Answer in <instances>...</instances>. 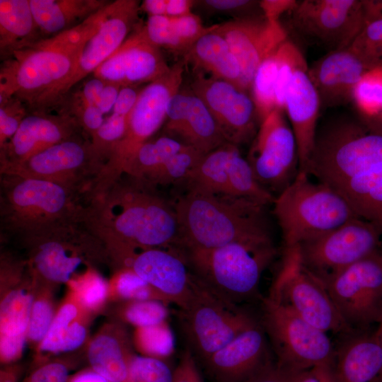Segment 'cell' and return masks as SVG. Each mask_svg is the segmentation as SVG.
I'll return each instance as SVG.
<instances>
[{"mask_svg":"<svg viewBox=\"0 0 382 382\" xmlns=\"http://www.w3.org/2000/svg\"><path fill=\"white\" fill-rule=\"evenodd\" d=\"M134 343L143 356L165 360L175 350L174 335L168 321L142 328H136Z\"/></svg>","mask_w":382,"mask_h":382,"instance_id":"38","label":"cell"},{"mask_svg":"<svg viewBox=\"0 0 382 382\" xmlns=\"http://www.w3.org/2000/svg\"><path fill=\"white\" fill-rule=\"evenodd\" d=\"M381 236L374 225L357 217L296 246L302 265L320 278L379 251Z\"/></svg>","mask_w":382,"mask_h":382,"instance_id":"16","label":"cell"},{"mask_svg":"<svg viewBox=\"0 0 382 382\" xmlns=\"http://www.w3.org/2000/svg\"><path fill=\"white\" fill-rule=\"evenodd\" d=\"M28 114L26 107L16 98L0 101V148L6 144L16 134Z\"/></svg>","mask_w":382,"mask_h":382,"instance_id":"47","label":"cell"},{"mask_svg":"<svg viewBox=\"0 0 382 382\" xmlns=\"http://www.w3.org/2000/svg\"><path fill=\"white\" fill-rule=\"evenodd\" d=\"M269 296L282 301L325 332L341 335L354 330L345 324L322 282L302 265L296 245L284 248L282 265Z\"/></svg>","mask_w":382,"mask_h":382,"instance_id":"14","label":"cell"},{"mask_svg":"<svg viewBox=\"0 0 382 382\" xmlns=\"http://www.w3.org/2000/svg\"><path fill=\"white\" fill-rule=\"evenodd\" d=\"M187 145L164 135L143 144L128 162L125 175L149 187L168 159Z\"/></svg>","mask_w":382,"mask_h":382,"instance_id":"33","label":"cell"},{"mask_svg":"<svg viewBox=\"0 0 382 382\" xmlns=\"http://www.w3.org/2000/svg\"><path fill=\"white\" fill-rule=\"evenodd\" d=\"M187 261L177 248L139 249L123 263L159 292L170 303L185 308L194 289L195 275L188 270Z\"/></svg>","mask_w":382,"mask_h":382,"instance_id":"19","label":"cell"},{"mask_svg":"<svg viewBox=\"0 0 382 382\" xmlns=\"http://www.w3.org/2000/svg\"><path fill=\"white\" fill-rule=\"evenodd\" d=\"M374 69L350 47L327 52L308 67L320 107L333 108L353 102L354 89Z\"/></svg>","mask_w":382,"mask_h":382,"instance_id":"25","label":"cell"},{"mask_svg":"<svg viewBox=\"0 0 382 382\" xmlns=\"http://www.w3.org/2000/svg\"><path fill=\"white\" fill-rule=\"evenodd\" d=\"M270 359L267 337L259 322L204 363L216 382H244Z\"/></svg>","mask_w":382,"mask_h":382,"instance_id":"26","label":"cell"},{"mask_svg":"<svg viewBox=\"0 0 382 382\" xmlns=\"http://www.w3.org/2000/svg\"><path fill=\"white\" fill-rule=\"evenodd\" d=\"M107 81L100 78L93 76L86 81L81 90L74 96L82 103L98 107L100 94Z\"/></svg>","mask_w":382,"mask_h":382,"instance_id":"54","label":"cell"},{"mask_svg":"<svg viewBox=\"0 0 382 382\" xmlns=\"http://www.w3.org/2000/svg\"><path fill=\"white\" fill-rule=\"evenodd\" d=\"M345 324L366 330L382 322V252L318 277Z\"/></svg>","mask_w":382,"mask_h":382,"instance_id":"13","label":"cell"},{"mask_svg":"<svg viewBox=\"0 0 382 382\" xmlns=\"http://www.w3.org/2000/svg\"><path fill=\"white\" fill-rule=\"evenodd\" d=\"M33 301L25 289H13L4 298L0 308L1 339L26 340Z\"/></svg>","mask_w":382,"mask_h":382,"instance_id":"36","label":"cell"},{"mask_svg":"<svg viewBox=\"0 0 382 382\" xmlns=\"http://www.w3.org/2000/svg\"><path fill=\"white\" fill-rule=\"evenodd\" d=\"M214 30L200 37L183 59L195 69L207 72L210 76L229 82L243 91L238 62L226 40Z\"/></svg>","mask_w":382,"mask_h":382,"instance_id":"29","label":"cell"},{"mask_svg":"<svg viewBox=\"0 0 382 382\" xmlns=\"http://www.w3.org/2000/svg\"><path fill=\"white\" fill-rule=\"evenodd\" d=\"M296 0L260 1L264 16L271 21L280 22L282 16L294 5Z\"/></svg>","mask_w":382,"mask_h":382,"instance_id":"56","label":"cell"},{"mask_svg":"<svg viewBox=\"0 0 382 382\" xmlns=\"http://www.w3.org/2000/svg\"><path fill=\"white\" fill-rule=\"evenodd\" d=\"M78 316L75 304L67 303L63 305L55 314L52 325L40 344V350L43 352L59 353L71 323Z\"/></svg>","mask_w":382,"mask_h":382,"instance_id":"45","label":"cell"},{"mask_svg":"<svg viewBox=\"0 0 382 382\" xmlns=\"http://www.w3.org/2000/svg\"><path fill=\"white\" fill-rule=\"evenodd\" d=\"M287 120L284 110L275 108L260 123L246 158L260 185L278 195L299 170L297 144Z\"/></svg>","mask_w":382,"mask_h":382,"instance_id":"15","label":"cell"},{"mask_svg":"<svg viewBox=\"0 0 382 382\" xmlns=\"http://www.w3.org/2000/svg\"><path fill=\"white\" fill-rule=\"evenodd\" d=\"M164 130L204 155L227 143L204 102L190 89H180L170 99Z\"/></svg>","mask_w":382,"mask_h":382,"instance_id":"24","label":"cell"},{"mask_svg":"<svg viewBox=\"0 0 382 382\" xmlns=\"http://www.w3.org/2000/svg\"><path fill=\"white\" fill-rule=\"evenodd\" d=\"M120 337L101 334L90 343L89 364L96 373L110 382H124L129 374L132 355L127 343Z\"/></svg>","mask_w":382,"mask_h":382,"instance_id":"32","label":"cell"},{"mask_svg":"<svg viewBox=\"0 0 382 382\" xmlns=\"http://www.w3.org/2000/svg\"><path fill=\"white\" fill-rule=\"evenodd\" d=\"M123 318L136 328L157 325L167 321L168 305L161 301L149 299L127 301L123 308Z\"/></svg>","mask_w":382,"mask_h":382,"instance_id":"40","label":"cell"},{"mask_svg":"<svg viewBox=\"0 0 382 382\" xmlns=\"http://www.w3.org/2000/svg\"><path fill=\"white\" fill-rule=\"evenodd\" d=\"M382 167V130L341 117L318 127L304 170L343 199Z\"/></svg>","mask_w":382,"mask_h":382,"instance_id":"4","label":"cell"},{"mask_svg":"<svg viewBox=\"0 0 382 382\" xmlns=\"http://www.w3.org/2000/svg\"><path fill=\"white\" fill-rule=\"evenodd\" d=\"M195 4L211 12L231 15L234 16V18L264 15L260 1L202 0L195 1Z\"/></svg>","mask_w":382,"mask_h":382,"instance_id":"48","label":"cell"},{"mask_svg":"<svg viewBox=\"0 0 382 382\" xmlns=\"http://www.w3.org/2000/svg\"><path fill=\"white\" fill-rule=\"evenodd\" d=\"M115 290L122 299L141 301L154 299L167 305L165 298L146 282L129 268H122L115 278Z\"/></svg>","mask_w":382,"mask_h":382,"instance_id":"41","label":"cell"},{"mask_svg":"<svg viewBox=\"0 0 382 382\" xmlns=\"http://www.w3.org/2000/svg\"><path fill=\"white\" fill-rule=\"evenodd\" d=\"M105 163L90 139L80 134L21 163L1 166V174L50 181L87 196Z\"/></svg>","mask_w":382,"mask_h":382,"instance_id":"12","label":"cell"},{"mask_svg":"<svg viewBox=\"0 0 382 382\" xmlns=\"http://www.w3.org/2000/svg\"><path fill=\"white\" fill-rule=\"evenodd\" d=\"M185 64L183 59L178 61L166 74L141 88L128 116L125 132L96 181L97 190L119 180L134 154L166 122L170 100L180 90Z\"/></svg>","mask_w":382,"mask_h":382,"instance_id":"8","label":"cell"},{"mask_svg":"<svg viewBox=\"0 0 382 382\" xmlns=\"http://www.w3.org/2000/svg\"><path fill=\"white\" fill-rule=\"evenodd\" d=\"M42 35L54 36L71 29L105 6V0H29Z\"/></svg>","mask_w":382,"mask_h":382,"instance_id":"30","label":"cell"},{"mask_svg":"<svg viewBox=\"0 0 382 382\" xmlns=\"http://www.w3.org/2000/svg\"><path fill=\"white\" fill-rule=\"evenodd\" d=\"M173 378V371L164 360L133 355L124 382H172Z\"/></svg>","mask_w":382,"mask_h":382,"instance_id":"42","label":"cell"},{"mask_svg":"<svg viewBox=\"0 0 382 382\" xmlns=\"http://www.w3.org/2000/svg\"><path fill=\"white\" fill-rule=\"evenodd\" d=\"M143 27L149 41L159 48L163 47L183 56L187 52V48L177 35L170 17L149 16Z\"/></svg>","mask_w":382,"mask_h":382,"instance_id":"43","label":"cell"},{"mask_svg":"<svg viewBox=\"0 0 382 382\" xmlns=\"http://www.w3.org/2000/svg\"><path fill=\"white\" fill-rule=\"evenodd\" d=\"M167 0H145L141 4L140 8L149 16H166Z\"/></svg>","mask_w":382,"mask_h":382,"instance_id":"60","label":"cell"},{"mask_svg":"<svg viewBox=\"0 0 382 382\" xmlns=\"http://www.w3.org/2000/svg\"><path fill=\"white\" fill-rule=\"evenodd\" d=\"M82 133L76 118L64 110L57 115L30 112L9 141L0 148V166L24 161Z\"/></svg>","mask_w":382,"mask_h":382,"instance_id":"23","label":"cell"},{"mask_svg":"<svg viewBox=\"0 0 382 382\" xmlns=\"http://www.w3.org/2000/svg\"><path fill=\"white\" fill-rule=\"evenodd\" d=\"M331 361L335 382H377L382 371V347L376 328L340 335Z\"/></svg>","mask_w":382,"mask_h":382,"instance_id":"27","label":"cell"},{"mask_svg":"<svg viewBox=\"0 0 382 382\" xmlns=\"http://www.w3.org/2000/svg\"><path fill=\"white\" fill-rule=\"evenodd\" d=\"M68 366L62 362H49L35 369L23 382H67Z\"/></svg>","mask_w":382,"mask_h":382,"instance_id":"51","label":"cell"},{"mask_svg":"<svg viewBox=\"0 0 382 382\" xmlns=\"http://www.w3.org/2000/svg\"><path fill=\"white\" fill-rule=\"evenodd\" d=\"M180 313L189 349L203 362L259 323L250 312L225 300L196 275L192 296Z\"/></svg>","mask_w":382,"mask_h":382,"instance_id":"9","label":"cell"},{"mask_svg":"<svg viewBox=\"0 0 382 382\" xmlns=\"http://www.w3.org/2000/svg\"><path fill=\"white\" fill-rule=\"evenodd\" d=\"M233 145L227 142L203 156L185 183L187 190L231 195L228 165Z\"/></svg>","mask_w":382,"mask_h":382,"instance_id":"34","label":"cell"},{"mask_svg":"<svg viewBox=\"0 0 382 382\" xmlns=\"http://www.w3.org/2000/svg\"><path fill=\"white\" fill-rule=\"evenodd\" d=\"M361 120L371 127L382 130V111L371 117Z\"/></svg>","mask_w":382,"mask_h":382,"instance_id":"63","label":"cell"},{"mask_svg":"<svg viewBox=\"0 0 382 382\" xmlns=\"http://www.w3.org/2000/svg\"><path fill=\"white\" fill-rule=\"evenodd\" d=\"M350 47L373 69L382 68V20L367 23Z\"/></svg>","mask_w":382,"mask_h":382,"instance_id":"44","label":"cell"},{"mask_svg":"<svg viewBox=\"0 0 382 382\" xmlns=\"http://www.w3.org/2000/svg\"><path fill=\"white\" fill-rule=\"evenodd\" d=\"M121 88L120 86L116 83L107 81L98 104V108L103 115L108 113L110 110L112 111Z\"/></svg>","mask_w":382,"mask_h":382,"instance_id":"58","label":"cell"},{"mask_svg":"<svg viewBox=\"0 0 382 382\" xmlns=\"http://www.w3.org/2000/svg\"><path fill=\"white\" fill-rule=\"evenodd\" d=\"M170 68L160 48L149 41L143 25L139 23L122 45L93 75L121 87H138L161 77Z\"/></svg>","mask_w":382,"mask_h":382,"instance_id":"20","label":"cell"},{"mask_svg":"<svg viewBox=\"0 0 382 382\" xmlns=\"http://www.w3.org/2000/svg\"><path fill=\"white\" fill-rule=\"evenodd\" d=\"M42 38L29 0H0L1 58L7 59Z\"/></svg>","mask_w":382,"mask_h":382,"instance_id":"31","label":"cell"},{"mask_svg":"<svg viewBox=\"0 0 382 382\" xmlns=\"http://www.w3.org/2000/svg\"><path fill=\"white\" fill-rule=\"evenodd\" d=\"M265 204L241 197L187 190L173 204L179 248L212 249L272 239Z\"/></svg>","mask_w":382,"mask_h":382,"instance_id":"3","label":"cell"},{"mask_svg":"<svg viewBox=\"0 0 382 382\" xmlns=\"http://www.w3.org/2000/svg\"><path fill=\"white\" fill-rule=\"evenodd\" d=\"M86 328L79 322L74 320L61 345L59 352H65L78 348L84 342Z\"/></svg>","mask_w":382,"mask_h":382,"instance_id":"57","label":"cell"},{"mask_svg":"<svg viewBox=\"0 0 382 382\" xmlns=\"http://www.w3.org/2000/svg\"><path fill=\"white\" fill-rule=\"evenodd\" d=\"M80 303L87 308H95L105 300L108 285L105 279L93 271H88L76 280L70 282Z\"/></svg>","mask_w":382,"mask_h":382,"instance_id":"46","label":"cell"},{"mask_svg":"<svg viewBox=\"0 0 382 382\" xmlns=\"http://www.w3.org/2000/svg\"><path fill=\"white\" fill-rule=\"evenodd\" d=\"M195 4V1L192 0H167L166 16L176 18L188 15Z\"/></svg>","mask_w":382,"mask_h":382,"instance_id":"59","label":"cell"},{"mask_svg":"<svg viewBox=\"0 0 382 382\" xmlns=\"http://www.w3.org/2000/svg\"><path fill=\"white\" fill-rule=\"evenodd\" d=\"M305 64L294 73L285 91L284 110L294 134L299 170H303L312 151L320 109L318 93Z\"/></svg>","mask_w":382,"mask_h":382,"instance_id":"28","label":"cell"},{"mask_svg":"<svg viewBox=\"0 0 382 382\" xmlns=\"http://www.w3.org/2000/svg\"><path fill=\"white\" fill-rule=\"evenodd\" d=\"M272 204L284 248L318 237L357 217L340 195L322 183H313L308 173L301 170L275 197Z\"/></svg>","mask_w":382,"mask_h":382,"instance_id":"7","label":"cell"},{"mask_svg":"<svg viewBox=\"0 0 382 382\" xmlns=\"http://www.w3.org/2000/svg\"><path fill=\"white\" fill-rule=\"evenodd\" d=\"M172 382H204L197 366L196 358L187 349L173 370Z\"/></svg>","mask_w":382,"mask_h":382,"instance_id":"52","label":"cell"},{"mask_svg":"<svg viewBox=\"0 0 382 382\" xmlns=\"http://www.w3.org/2000/svg\"><path fill=\"white\" fill-rule=\"evenodd\" d=\"M129 177V176H128ZM122 178L88 199L84 224L122 265L135 250L179 247L173 205L153 188Z\"/></svg>","mask_w":382,"mask_h":382,"instance_id":"1","label":"cell"},{"mask_svg":"<svg viewBox=\"0 0 382 382\" xmlns=\"http://www.w3.org/2000/svg\"><path fill=\"white\" fill-rule=\"evenodd\" d=\"M353 103L362 119L382 111V68L372 69L361 79L354 89Z\"/></svg>","mask_w":382,"mask_h":382,"instance_id":"39","label":"cell"},{"mask_svg":"<svg viewBox=\"0 0 382 382\" xmlns=\"http://www.w3.org/2000/svg\"><path fill=\"white\" fill-rule=\"evenodd\" d=\"M285 375L290 382H335L331 363Z\"/></svg>","mask_w":382,"mask_h":382,"instance_id":"53","label":"cell"},{"mask_svg":"<svg viewBox=\"0 0 382 382\" xmlns=\"http://www.w3.org/2000/svg\"><path fill=\"white\" fill-rule=\"evenodd\" d=\"M183 252L194 274L218 295L235 304L257 294L261 276L277 253L272 239Z\"/></svg>","mask_w":382,"mask_h":382,"instance_id":"6","label":"cell"},{"mask_svg":"<svg viewBox=\"0 0 382 382\" xmlns=\"http://www.w3.org/2000/svg\"><path fill=\"white\" fill-rule=\"evenodd\" d=\"M214 31L226 40L237 59L243 90L249 93L260 65L289 38L281 22L264 15L233 18L217 24Z\"/></svg>","mask_w":382,"mask_h":382,"instance_id":"18","label":"cell"},{"mask_svg":"<svg viewBox=\"0 0 382 382\" xmlns=\"http://www.w3.org/2000/svg\"><path fill=\"white\" fill-rule=\"evenodd\" d=\"M55 315L52 306L50 301L45 299L34 300L27 338L33 342H40L47 335Z\"/></svg>","mask_w":382,"mask_h":382,"instance_id":"49","label":"cell"},{"mask_svg":"<svg viewBox=\"0 0 382 382\" xmlns=\"http://www.w3.org/2000/svg\"><path fill=\"white\" fill-rule=\"evenodd\" d=\"M102 16L103 8L71 29L14 52L1 66L0 101L16 98L28 113L59 105L82 50Z\"/></svg>","mask_w":382,"mask_h":382,"instance_id":"2","label":"cell"},{"mask_svg":"<svg viewBox=\"0 0 382 382\" xmlns=\"http://www.w3.org/2000/svg\"><path fill=\"white\" fill-rule=\"evenodd\" d=\"M50 181L1 174V229L25 241L84 221L82 196Z\"/></svg>","mask_w":382,"mask_h":382,"instance_id":"5","label":"cell"},{"mask_svg":"<svg viewBox=\"0 0 382 382\" xmlns=\"http://www.w3.org/2000/svg\"><path fill=\"white\" fill-rule=\"evenodd\" d=\"M67 382H110L93 369L82 371L73 376Z\"/></svg>","mask_w":382,"mask_h":382,"instance_id":"61","label":"cell"},{"mask_svg":"<svg viewBox=\"0 0 382 382\" xmlns=\"http://www.w3.org/2000/svg\"><path fill=\"white\" fill-rule=\"evenodd\" d=\"M276 354L277 366L291 374L330 364L334 347L325 332L308 323L282 301L262 300L260 322Z\"/></svg>","mask_w":382,"mask_h":382,"instance_id":"10","label":"cell"},{"mask_svg":"<svg viewBox=\"0 0 382 382\" xmlns=\"http://www.w3.org/2000/svg\"><path fill=\"white\" fill-rule=\"evenodd\" d=\"M99 238L83 222L62 227L26 241L33 246L35 272L45 279L58 283L71 282L84 261L81 247Z\"/></svg>","mask_w":382,"mask_h":382,"instance_id":"21","label":"cell"},{"mask_svg":"<svg viewBox=\"0 0 382 382\" xmlns=\"http://www.w3.org/2000/svg\"><path fill=\"white\" fill-rule=\"evenodd\" d=\"M278 69L276 50L262 62L253 79L250 94L260 123L277 108L275 88Z\"/></svg>","mask_w":382,"mask_h":382,"instance_id":"37","label":"cell"},{"mask_svg":"<svg viewBox=\"0 0 382 382\" xmlns=\"http://www.w3.org/2000/svg\"><path fill=\"white\" fill-rule=\"evenodd\" d=\"M19 369L16 366H9L1 369L0 382H17Z\"/></svg>","mask_w":382,"mask_h":382,"instance_id":"62","label":"cell"},{"mask_svg":"<svg viewBox=\"0 0 382 382\" xmlns=\"http://www.w3.org/2000/svg\"><path fill=\"white\" fill-rule=\"evenodd\" d=\"M170 18L177 35L188 50L200 37L217 26V24L204 26L199 16L192 12L184 16Z\"/></svg>","mask_w":382,"mask_h":382,"instance_id":"50","label":"cell"},{"mask_svg":"<svg viewBox=\"0 0 382 382\" xmlns=\"http://www.w3.org/2000/svg\"><path fill=\"white\" fill-rule=\"evenodd\" d=\"M190 89L204 102L227 142L238 146L253 139L258 119L249 93L202 73Z\"/></svg>","mask_w":382,"mask_h":382,"instance_id":"17","label":"cell"},{"mask_svg":"<svg viewBox=\"0 0 382 382\" xmlns=\"http://www.w3.org/2000/svg\"><path fill=\"white\" fill-rule=\"evenodd\" d=\"M141 90L137 86L122 87L110 115L105 118L102 126L91 139L105 164L125 132L128 116Z\"/></svg>","mask_w":382,"mask_h":382,"instance_id":"35","label":"cell"},{"mask_svg":"<svg viewBox=\"0 0 382 382\" xmlns=\"http://www.w3.org/2000/svg\"><path fill=\"white\" fill-rule=\"evenodd\" d=\"M283 16L288 36L328 52L349 47L366 24L362 0L296 1Z\"/></svg>","mask_w":382,"mask_h":382,"instance_id":"11","label":"cell"},{"mask_svg":"<svg viewBox=\"0 0 382 382\" xmlns=\"http://www.w3.org/2000/svg\"><path fill=\"white\" fill-rule=\"evenodd\" d=\"M244 382H290L287 376L273 363L268 360Z\"/></svg>","mask_w":382,"mask_h":382,"instance_id":"55","label":"cell"},{"mask_svg":"<svg viewBox=\"0 0 382 382\" xmlns=\"http://www.w3.org/2000/svg\"><path fill=\"white\" fill-rule=\"evenodd\" d=\"M140 6L137 0H115L103 8L99 27L82 50L76 69L66 86V95L122 45L139 23Z\"/></svg>","mask_w":382,"mask_h":382,"instance_id":"22","label":"cell"},{"mask_svg":"<svg viewBox=\"0 0 382 382\" xmlns=\"http://www.w3.org/2000/svg\"><path fill=\"white\" fill-rule=\"evenodd\" d=\"M376 330L378 332V335L380 342L382 347V322L377 325ZM377 382H382V371Z\"/></svg>","mask_w":382,"mask_h":382,"instance_id":"64","label":"cell"}]
</instances>
